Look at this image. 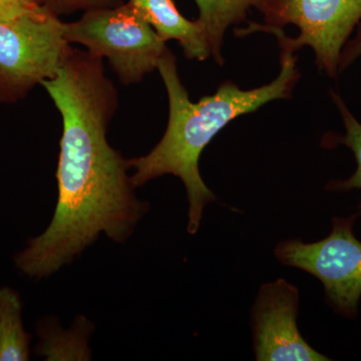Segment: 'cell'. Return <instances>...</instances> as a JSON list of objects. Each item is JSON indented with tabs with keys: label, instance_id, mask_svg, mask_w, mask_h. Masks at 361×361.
Masks as SVG:
<instances>
[{
	"label": "cell",
	"instance_id": "1",
	"mask_svg": "<svg viewBox=\"0 0 361 361\" xmlns=\"http://www.w3.org/2000/svg\"><path fill=\"white\" fill-rule=\"evenodd\" d=\"M40 85L61 113L63 135L54 218L14 256L16 268L35 279L71 263L101 233L123 243L148 210L135 197L128 160L106 139L116 92L102 59L71 49L56 77Z\"/></svg>",
	"mask_w": 361,
	"mask_h": 361
},
{
	"label": "cell",
	"instance_id": "2",
	"mask_svg": "<svg viewBox=\"0 0 361 361\" xmlns=\"http://www.w3.org/2000/svg\"><path fill=\"white\" fill-rule=\"evenodd\" d=\"M281 71L270 84L253 90H241L234 82H223L212 96L190 101L186 87L178 75L174 54L169 49L159 61L169 97L167 130L160 142L148 155L128 161L134 169L130 180L135 188L164 175L180 178L189 200L188 232L196 234L200 227L204 208L215 200L199 170V160L214 137L231 121L257 111L265 104L288 99L300 78L294 51L280 47Z\"/></svg>",
	"mask_w": 361,
	"mask_h": 361
},
{
	"label": "cell",
	"instance_id": "3",
	"mask_svg": "<svg viewBox=\"0 0 361 361\" xmlns=\"http://www.w3.org/2000/svg\"><path fill=\"white\" fill-rule=\"evenodd\" d=\"M263 13L267 25L251 23L237 33H272L280 47L294 52L310 47L318 68L334 78L341 52L360 23L361 0H272Z\"/></svg>",
	"mask_w": 361,
	"mask_h": 361
},
{
	"label": "cell",
	"instance_id": "4",
	"mask_svg": "<svg viewBox=\"0 0 361 361\" xmlns=\"http://www.w3.org/2000/svg\"><path fill=\"white\" fill-rule=\"evenodd\" d=\"M70 44L85 45L97 58H106L123 85L137 84L158 68L166 42L129 2L89 9L80 20L65 23Z\"/></svg>",
	"mask_w": 361,
	"mask_h": 361
},
{
	"label": "cell",
	"instance_id": "5",
	"mask_svg": "<svg viewBox=\"0 0 361 361\" xmlns=\"http://www.w3.org/2000/svg\"><path fill=\"white\" fill-rule=\"evenodd\" d=\"M358 216L334 218L331 233L315 243L288 240L275 250L280 262L319 279L327 302L350 319L357 316L361 298V242L353 233Z\"/></svg>",
	"mask_w": 361,
	"mask_h": 361
},
{
	"label": "cell",
	"instance_id": "6",
	"mask_svg": "<svg viewBox=\"0 0 361 361\" xmlns=\"http://www.w3.org/2000/svg\"><path fill=\"white\" fill-rule=\"evenodd\" d=\"M63 25L54 13L0 21V99H18L56 77L71 49Z\"/></svg>",
	"mask_w": 361,
	"mask_h": 361
},
{
	"label": "cell",
	"instance_id": "7",
	"mask_svg": "<svg viewBox=\"0 0 361 361\" xmlns=\"http://www.w3.org/2000/svg\"><path fill=\"white\" fill-rule=\"evenodd\" d=\"M298 290L283 279L263 285L253 310L254 348L259 361H327L297 327Z\"/></svg>",
	"mask_w": 361,
	"mask_h": 361
},
{
	"label": "cell",
	"instance_id": "8",
	"mask_svg": "<svg viewBox=\"0 0 361 361\" xmlns=\"http://www.w3.org/2000/svg\"><path fill=\"white\" fill-rule=\"evenodd\" d=\"M129 4L164 42L178 40L187 59L205 61L212 56L203 26L184 18L173 0H130Z\"/></svg>",
	"mask_w": 361,
	"mask_h": 361
},
{
	"label": "cell",
	"instance_id": "9",
	"mask_svg": "<svg viewBox=\"0 0 361 361\" xmlns=\"http://www.w3.org/2000/svg\"><path fill=\"white\" fill-rule=\"evenodd\" d=\"M272 0H195L199 8V23L205 30L211 56L220 66L224 63L222 45L229 26L246 20L251 7L264 11Z\"/></svg>",
	"mask_w": 361,
	"mask_h": 361
},
{
	"label": "cell",
	"instance_id": "10",
	"mask_svg": "<svg viewBox=\"0 0 361 361\" xmlns=\"http://www.w3.org/2000/svg\"><path fill=\"white\" fill-rule=\"evenodd\" d=\"M23 310L20 293L0 287V361L30 360L32 336L23 327Z\"/></svg>",
	"mask_w": 361,
	"mask_h": 361
},
{
	"label": "cell",
	"instance_id": "11",
	"mask_svg": "<svg viewBox=\"0 0 361 361\" xmlns=\"http://www.w3.org/2000/svg\"><path fill=\"white\" fill-rule=\"evenodd\" d=\"M334 101L336 102L337 108L341 111L344 127H345V135H339L336 141L338 144L348 147L355 154L357 168L355 174L348 178V180H332L327 185L326 189L329 191H350L353 189H361V125L353 116L348 106H345L341 97L336 92H332ZM358 215H361V202L358 206Z\"/></svg>",
	"mask_w": 361,
	"mask_h": 361
},
{
	"label": "cell",
	"instance_id": "12",
	"mask_svg": "<svg viewBox=\"0 0 361 361\" xmlns=\"http://www.w3.org/2000/svg\"><path fill=\"white\" fill-rule=\"evenodd\" d=\"M54 13L49 7L42 6L37 0H0V21L18 20L20 18H44Z\"/></svg>",
	"mask_w": 361,
	"mask_h": 361
},
{
	"label": "cell",
	"instance_id": "13",
	"mask_svg": "<svg viewBox=\"0 0 361 361\" xmlns=\"http://www.w3.org/2000/svg\"><path fill=\"white\" fill-rule=\"evenodd\" d=\"M361 56V25L358 27L355 39L345 44L341 52L339 71H343Z\"/></svg>",
	"mask_w": 361,
	"mask_h": 361
},
{
	"label": "cell",
	"instance_id": "14",
	"mask_svg": "<svg viewBox=\"0 0 361 361\" xmlns=\"http://www.w3.org/2000/svg\"><path fill=\"white\" fill-rule=\"evenodd\" d=\"M61 1L71 7H90V9H92L111 6L114 0H61Z\"/></svg>",
	"mask_w": 361,
	"mask_h": 361
}]
</instances>
